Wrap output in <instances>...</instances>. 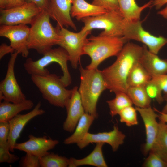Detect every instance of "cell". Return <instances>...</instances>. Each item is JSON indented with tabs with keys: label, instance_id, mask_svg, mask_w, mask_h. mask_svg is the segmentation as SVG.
<instances>
[{
	"label": "cell",
	"instance_id": "obj_1",
	"mask_svg": "<svg viewBox=\"0 0 167 167\" xmlns=\"http://www.w3.org/2000/svg\"><path fill=\"white\" fill-rule=\"evenodd\" d=\"M143 48L132 43L126 42L111 66L101 71L107 89L115 93H126L128 88L127 79L134 64L139 61Z\"/></svg>",
	"mask_w": 167,
	"mask_h": 167
},
{
	"label": "cell",
	"instance_id": "obj_2",
	"mask_svg": "<svg viewBox=\"0 0 167 167\" xmlns=\"http://www.w3.org/2000/svg\"><path fill=\"white\" fill-rule=\"evenodd\" d=\"M80 84L78 91L85 112L96 118L98 116L97 104L102 92L107 89V86L98 69L84 68L80 65Z\"/></svg>",
	"mask_w": 167,
	"mask_h": 167
},
{
	"label": "cell",
	"instance_id": "obj_3",
	"mask_svg": "<svg viewBox=\"0 0 167 167\" xmlns=\"http://www.w3.org/2000/svg\"><path fill=\"white\" fill-rule=\"evenodd\" d=\"M47 10L41 11L31 24L28 40V49L36 50L43 54L57 45L59 36L56 28H54L50 21Z\"/></svg>",
	"mask_w": 167,
	"mask_h": 167
},
{
	"label": "cell",
	"instance_id": "obj_4",
	"mask_svg": "<svg viewBox=\"0 0 167 167\" xmlns=\"http://www.w3.org/2000/svg\"><path fill=\"white\" fill-rule=\"evenodd\" d=\"M127 41L123 37L92 36L84 49V54L90 57L91 61L86 67L97 69L99 65L107 58L117 56Z\"/></svg>",
	"mask_w": 167,
	"mask_h": 167
},
{
	"label": "cell",
	"instance_id": "obj_5",
	"mask_svg": "<svg viewBox=\"0 0 167 167\" xmlns=\"http://www.w3.org/2000/svg\"><path fill=\"white\" fill-rule=\"evenodd\" d=\"M39 59L34 61L31 58H27L24 63L25 70L29 75L44 76L50 73L46 67L51 63L59 65L63 75L61 79L66 87L71 83L72 79L68 70L67 62L69 61V55L66 50L61 47L51 49L43 54Z\"/></svg>",
	"mask_w": 167,
	"mask_h": 167
},
{
	"label": "cell",
	"instance_id": "obj_6",
	"mask_svg": "<svg viewBox=\"0 0 167 167\" xmlns=\"http://www.w3.org/2000/svg\"><path fill=\"white\" fill-rule=\"evenodd\" d=\"M31 78L44 99L55 106L65 108L72 91L66 88L61 77L50 73L44 76L32 75Z\"/></svg>",
	"mask_w": 167,
	"mask_h": 167
},
{
	"label": "cell",
	"instance_id": "obj_7",
	"mask_svg": "<svg viewBox=\"0 0 167 167\" xmlns=\"http://www.w3.org/2000/svg\"><path fill=\"white\" fill-rule=\"evenodd\" d=\"M84 24L81 31H91L93 29H103L99 35L109 36L123 37L125 19L120 11H107L96 16L82 19Z\"/></svg>",
	"mask_w": 167,
	"mask_h": 167
},
{
	"label": "cell",
	"instance_id": "obj_8",
	"mask_svg": "<svg viewBox=\"0 0 167 167\" xmlns=\"http://www.w3.org/2000/svg\"><path fill=\"white\" fill-rule=\"evenodd\" d=\"M56 28L59 36L57 45L66 50L71 66L74 69H77L81 57L84 54V47L88 41L87 36L91 31L74 32L58 25Z\"/></svg>",
	"mask_w": 167,
	"mask_h": 167
},
{
	"label": "cell",
	"instance_id": "obj_9",
	"mask_svg": "<svg viewBox=\"0 0 167 167\" xmlns=\"http://www.w3.org/2000/svg\"><path fill=\"white\" fill-rule=\"evenodd\" d=\"M123 37L127 41L133 40L142 43L150 52L156 54L167 43V38L155 36L145 30L140 20L128 21L125 19Z\"/></svg>",
	"mask_w": 167,
	"mask_h": 167
},
{
	"label": "cell",
	"instance_id": "obj_10",
	"mask_svg": "<svg viewBox=\"0 0 167 167\" xmlns=\"http://www.w3.org/2000/svg\"><path fill=\"white\" fill-rule=\"evenodd\" d=\"M18 54L16 52L11 54L5 77L0 82V102L3 100L12 103H19L27 99L17 82L15 74V65Z\"/></svg>",
	"mask_w": 167,
	"mask_h": 167
},
{
	"label": "cell",
	"instance_id": "obj_11",
	"mask_svg": "<svg viewBox=\"0 0 167 167\" xmlns=\"http://www.w3.org/2000/svg\"><path fill=\"white\" fill-rule=\"evenodd\" d=\"M41 10L32 2L0 10V24L14 25L32 23Z\"/></svg>",
	"mask_w": 167,
	"mask_h": 167
},
{
	"label": "cell",
	"instance_id": "obj_12",
	"mask_svg": "<svg viewBox=\"0 0 167 167\" xmlns=\"http://www.w3.org/2000/svg\"><path fill=\"white\" fill-rule=\"evenodd\" d=\"M30 30V28L26 24L1 25L0 36L8 38L15 52L27 58L29 54L28 44Z\"/></svg>",
	"mask_w": 167,
	"mask_h": 167
},
{
	"label": "cell",
	"instance_id": "obj_13",
	"mask_svg": "<svg viewBox=\"0 0 167 167\" xmlns=\"http://www.w3.org/2000/svg\"><path fill=\"white\" fill-rule=\"evenodd\" d=\"M126 136L119 130L116 125L113 129L109 132L96 134L88 133L80 141L77 143L80 149L84 148L90 143H107L111 147L113 151H116L124 142Z\"/></svg>",
	"mask_w": 167,
	"mask_h": 167
},
{
	"label": "cell",
	"instance_id": "obj_14",
	"mask_svg": "<svg viewBox=\"0 0 167 167\" xmlns=\"http://www.w3.org/2000/svg\"><path fill=\"white\" fill-rule=\"evenodd\" d=\"M28 138L29 139L25 142L16 143L15 149L24 151L40 158L49 153V151L53 149L59 143L58 140L49 139L45 135L36 137L30 134Z\"/></svg>",
	"mask_w": 167,
	"mask_h": 167
},
{
	"label": "cell",
	"instance_id": "obj_15",
	"mask_svg": "<svg viewBox=\"0 0 167 167\" xmlns=\"http://www.w3.org/2000/svg\"><path fill=\"white\" fill-rule=\"evenodd\" d=\"M41 102L39 101L31 111L25 114H19L8 121L10 131L8 141L11 152H14L16 141L28 122L34 117L45 113L44 110L41 109Z\"/></svg>",
	"mask_w": 167,
	"mask_h": 167
},
{
	"label": "cell",
	"instance_id": "obj_16",
	"mask_svg": "<svg viewBox=\"0 0 167 167\" xmlns=\"http://www.w3.org/2000/svg\"><path fill=\"white\" fill-rule=\"evenodd\" d=\"M71 91L65 107L67 117L63 125V130L69 132L74 131L79 120L85 113L78 87H74Z\"/></svg>",
	"mask_w": 167,
	"mask_h": 167
},
{
	"label": "cell",
	"instance_id": "obj_17",
	"mask_svg": "<svg viewBox=\"0 0 167 167\" xmlns=\"http://www.w3.org/2000/svg\"><path fill=\"white\" fill-rule=\"evenodd\" d=\"M72 0H50L48 11L50 17L59 26L71 27L76 31L77 27L71 18V10Z\"/></svg>",
	"mask_w": 167,
	"mask_h": 167
},
{
	"label": "cell",
	"instance_id": "obj_18",
	"mask_svg": "<svg viewBox=\"0 0 167 167\" xmlns=\"http://www.w3.org/2000/svg\"><path fill=\"white\" fill-rule=\"evenodd\" d=\"M144 123L146 134V142L144 146L143 153L146 155L151 149L157 136L159 129V123L156 118L158 115L151 106L145 108L135 107Z\"/></svg>",
	"mask_w": 167,
	"mask_h": 167
},
{
	"label": "cell",
	"instance_id": "obj_19",
	"mask_svg": "<svg viewBox=\"0 0 167 167\" xmlns=\"http://www.w3.org/2000/svg\"><path fill=\"white\" fill-rule=\"evenodd\" d=\"M143 50L139 62L152 77L167 74V59L160 58L152 53L147 46L143 45Z\"/></svg>",
	"mask_w": 167,
	"mask_h": 167
},
{
	"label": "cell",
	"instance_id": "obj_20",
	"mask_svg": "<svg viewBox=\"0 0 167 167\" xmlns=\"http://www.w3.org/2000/svg\"><path fill=\"white\" fill-rule=\"evenodd\" d=\"M71 15L78 21L84 18L96 16L104 14L107 11L104 7L87 2L85 0H72Z\"/></svg>",
	"mask_w": 167,
	"mask_h": 167
},
{
	"label": "cell",
	"instance_id": "obj_21",
	"mask_svg": "<svg viewBox=\"0 0 167 167\" xmlns=\"http://www.w3.org/2000/svg\"><path fill=\"white\" fill-rule=\"evenodd\" d=\"M104 144L96 143V146L92 152L85 157L81 159L74 158L69 159V167L89 165L97 167H107V165L104 159L102 148Z\"/></svg>",
	"mask_w": 167,
	"mask_h": 167
},
{
	"label": "cell",
	"instance_id": "obj_22",
	"mask_svg": "<svg viewBox=\"0 0 167 167\" xmlns=\"http://www.w3.org/2000/svg\"><path fill=\"white\" fill-rule=\"evenodd\" d=\"M33 101L26 99L21 102L13 103L4 101L0 103V122H8L20 112L32 108Z\"/></svg>",
	"mask_w": 167,
	"mask_h": 167
},
{
	"label": "cell",
	"instance_id": "obj_23",
	"mask_svg": "<svg viewBox=\"0 0 167 167\" xmlns=\"http://www.w3.org/2000/svg\"><path fill=\"white\" fill-rule=\"evenodd\" d=\"M120 11L124 19L128 21L139 20L142 12L152 5L153 0L140 6L135 0H117Z\"/></svg>",
	"mask_w": 167,
	"mask_h": 167
},
{
	"label": "cell",
	"instance_id": "obj_24",
	"mask_svg": "<svg viewBox=\"0 0 167 167\" xmlns=\"http://www.w3.org/2000/svg\"><path fill=\"white\" fill-rule=\"evenodd\" d=\"M93 116L85 112L79 120L73 134L64 140L65 144L77 143L88 132L89 129L96 119Z\"/></svg>",
	"mask_w": 167,
	"mask_h": 167
},
{
	"label": "cell",
	"instance_id": "obj_25",
	"mask_svg": "<svg viewBox=\"0 0 167 167\" xmlns=\"http://www.w3.org/2000/svg\"><path fill=\"white\" fill-rule=\"evenodd\" d=\"M152 77L139 61L134 65L127 79L128 87L144 86Z\"/></svg>",
	"mask_w": 167,
	"mask_h": 167
},
{
	"label": "cell",
	"instance_id": "obj_26",
	"mask_svg": "<svg viewBox=\"0 0 167 167\" xmlns=\"http://www.w3.org/2000/svg\"><path fill=\"white\" fill-rule=\"evenodd\" d=\"M150 151L157 154L167 162V128L165 124L159 122V129L156 139Z\"/></svg>",
	"mask_w": 167,
	"mask_h": 167
},
{
	"label": "cell",
	"instance_id": "obj_27",
	"mask_svg": "<svg viewBox=\"0 0 167 167\" xmlns=\"http://www.w3.org/2000/svg\"><path fill=\"white\" fill-rule=\"evenodd\" d=\"M126 93L136 107L145 108L151 106V99L144 86L129 87Z\"/></svg>",
	"mask_w": 167,
	"mask_h": 167
},
{
	"label": "cell",
	"instance_id": "obj_28",
	"mask_svg": "<svg viewBox=\"0 0 167 167\" xmlns=\"http://www.w3.org/2000/svg\"><path fill=\"white\" fill-rule=\"evenodd\" d=\"M115 97L106 101L110 110V114L112 117L118 114L125 108L131 106L133 104L126 92H119L115 93Z\"/></svg>",
	"mask_w": 167,
	"mask_h": 167
},
{
	"label": "cell",
	"instance_id": "obj_29",
	"mask_svg": "<svg viewBox=\"0 0 167 167\" xmlns=\"http://www.w3.org/2000/svg\"><path fill=\"white\" fill-rule=\"evenodd\" d=\"M69 159L53 152H49L45 156L40 158L41 167H68Z\"/></svg>",
	"mask_w": 167,
	"mask_h": 167
},
{
	"label": "cell",
	"instance_id": "obj_30",
	"mask_svg": "<svg viewBox=\"0 0 167 167\" xmlns=\"http://www.w3.org/2000/svg\"><path fill=\"white\" fill-rule=\"evenodd\" d=\"M135 108L132 105L126 107L122 109L119 113L120 121L124 123L128 126L137 125L138 122Z\"/></svg>",
	"mask_w": 167,
	"mask_h": 167
},
{
	"label": "cell",
	"instance_id": "obj_31",
	"mask_svg": "<svg viewBox=\"0 0 167 167\" xmlns=\"http://www.w3.org/2000/svg\"><path fill=\"white\" fill-rule=\"evenodd\" d=\"M145 90L151 99H154L159 104L164 100L162 95V90L159 85L152 78L144 86Z\"/></svg>",
	"mask_w": 167,
	"mask_h": 167
},
{
	"label": "cell",
	"instance_id": "obj_32",
	"mask_svg": "<svg viewBox=\"0 0 167 167\" xmlns=\"http://www.w3.org/2000/svg\"><path fill=\"white\" fill-rule=\"evenodd\" d=\"M10 146L8 142L0 144V163L11 164L19 159L17 156L10 153Z\"/></svg>",
	"mask_w": 167,
	"mask_h": 167
},
{
	"label": "cell",
	"instance_id": "obj_33",
	"mask_svg": "<svg viewBox=\"0 0 167 167\" xmlns=\"http://www.w3.org/2000/svg\"><path fill=\"white\" fill-rule=\"evenodd\" d=\"M143 166L146 167H167V162L157 154L150 151Z\"/></svg>",
	"mask_w": 167,
	"mask_h": 167
},
{
	"label": "cell",
	"instance_id": "obj_34",
	"mask_svg": "<svg viewBox=\"0 0 167 167\" xmlns=\"http://www.w3.org/2000/svg\"><path fill=\"white\" fill-rule=\"evenodd\" d=\"M19 165L22 167H39L40 157L26 153L19 161Z\"/></svg>",
	"mask_w": 167,
	"mask_h": 167
},
{
	"label": "cell",
	"instance_id": "obj_35",
	"mask_svg": "<svg viewBox=\"0 0 167 167\" xmlns=\"http://www.w3.org/2000/svg\"><path fill=\"white\" fill-rule=\"evenodd\" d=\"M92 4L103 7L107 11H120L117 0H93Z\"/></svg>",
	"mask_w": 167,
	"mask_h": 167
},
{
	"label": "cell",
	"instance_id": "obj_36",
	"mask_svg": "<svg viewBox=\"0 0 167 167\" xmlns=\"http://www.w3.org/2000/svg\"><path fill=\"white\" fill-rule=\"evenodd\" d=\"M152 78L159 85L164 94V100L167 101V74L152 77Z\"/></svg>",
	"mask_w": 167,
	"mask_h": 167
},
{
	"label": "cell",
	"instance_id": "obj_37",
	"mask_svg": "<svg viewBox=\"0 0 167 167\" xmlns=\"http://www.w3.org/2000/svg\"><path fill=\"white\" fill-rule=\"evenodd\" d=\"M10 128L8 122H0V144L8 142Z\"/></svg>",
	"mask_w": 167,
	"mask_h": 167
},
{
	"label": "cell",
	"instance_id": "obj_38",
	"mask_svg": "<svg viewBox=\"0 0 167 167\" xmlns=\"http://www.w3.org/2000/svg\"><path fill=\"white\" fill-rule=\"evenodd\" d=\"M26 2L34 3L41 10H47L50 0H24Z\"/></svg>",
	"mask_w": 167,
	"mask_h": 167
},
{
	"label": "cell",
	"instance_id": "obj_39",
	"mask_svg": "<svg viewBox=\"0 0 167 167\" xmlns=\"http://www.w3.org/2000/svg\"><path fill=\"white\" fill-rule=\"evenodd\" d=\"M15 52L14 49L10 45H8L5 43H2L0 46V59L6 54H11Z\"/></svg>",
	"mask_w": 167,
	"mask_h": 167
},
{
	"label": "cell",
	"instance_id": "obj_40",
	"mask_svg": "<svg viewBox=\"0 0 167 167\" xmlns=\"http://www.w3.org/2000/svg\"><path fill=\"white\" fill-rule=\"evenodd\" d=\"M8 4L6 9H9L22 5L26 2L24 0H8Z\"/></svg>",
	"mask_w": 167,
	"mask_h": 167
},
{
	"label": "cell",
	"instance_id": "obj_41",
	"mask_svg": "<svg viewBox=\"0 0 167 167\" xmlns=\"http://www.w3.org/2000/svg\"><path fill=\"white\" fill-rule=\"evenodd\" d=\"M166 4H167V0H153L152 6L159 9Z\"/></svg>",
	"mask_w": 167,
	"mask_h": 167
},
{
	"label": "cell",
	"instance_id": "obj_42",
	"mask_svg": "<svg viewBox=\"0 0 167 167\" xmlns=\"http://www.w3.org/2000/svg\"><path fill=\"white\" fill-rule=\"evenodd\" d=\"M154 110L159 112V114L158 115V118L160 121L162 122L165 124L167 128V114L159 111L155 109Z\"/></svg>",
	"mask_w": 167,
	"mask_h": 167
},
{
	"label": "cell",
	"instance_id": "obj_43",
	"mask_svg": "<svg viewBox=\"0 0 167 167\" xmlns=\"http://www.w3.org/2000/svg\"><path fill=\"white\" fill-rule=\"evenodd\" d=\"M8 4V0H0V9H6Z\"/></svg>",
	"mask_w": 167,
	"mask_h": 167
},
{
	"label": "cell",
	"instance_id": "obj_44",
	"mask_svg": "<svg viewBox=\"0 0 167 167\" xmlns=\"http://www.w3.org/2000/svg\"><path fill=\"white\" fill-rule=\"evenodd\" d=\"M157 13L167 19V4L165 7L159 11Z\"/></svg>",
	"mask_w": 167,
	"mask_h": 167
},
{
	"label": "cell",
	"instance_id": "obj_45",
	"mask_svg": "<svg viewBox=\"0 0 167 167\" xmlns=\"http://www.w3.org/2000/svg\"><path fill=\"white\" fill-rule=\"evenodd\" d=\"M162 113L167 114V101H166V103L165 105L164 106L161 111Z\"/></svg>",
	"mask_w": 167,
	"mask_h": 167
}]
</instances>
